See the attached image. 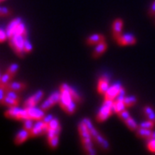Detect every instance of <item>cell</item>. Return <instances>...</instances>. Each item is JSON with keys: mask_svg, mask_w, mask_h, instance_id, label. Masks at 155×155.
I'll return each mask as SVG.
<instances>
[{"mask_svg": "<svg viewBox=\"0 0 155 155\" xmlns=\"http://www.w3.org/2000/svg\"><path fill=\"white\" fill-rule=\"evenodd\" d=\"M48 145L52 149H55L56 147H58L59 144V135L54 136L53 138L48 139Z\"/></svg>", "mask_w": 155, "mask_h": 155, "instance_id": "29", "label": "cell"}, {"mask_svg": "<svg viewBox=\"0 0 155 155\" xmlns=\"http://www.w3.org/2000/svg\"><path fill=\"white\" fill-rule=\"evenodd\" d=\"M25 35H22L20 34H13L10 37V44L14 51L17 53V54L20 57H23L24 55V39Z\"/></svg>", "mask_w": 155, "mask_h": 155, "instance_id": "4", "label": "cell"}, {"mask_svg": "<svg viewBox=\"0 0 155 155\" xmlns=\"http://www.w3.org/2000/svg\"><path fill=\"white\" fill-rule=\"evenodd\" d=\"M61 92V101L60 105L63 109V110L66 111L68 115H72L76 110V102L72 99L70 93L67 91H60Z\"/></svg>", "mask_w": 155, "mask_h": 155, "instance_id": "3", "label": "cell"}, {"mask_svg": "<svg viewBox=\"0 0 155 155\" xmlns=\"http://www.w3.org/2000/svg\"><path fill=\"white\" fill-rule=\"evenodd\" d=\"M105 41V37L104 35L102 34H93L91 35H90L87 40H86V44L88 46H93L97 45Z\"/></svg>", "mask_w": 155, "mask_h": 155, "instance_id": "16", "label": "cell"}, {"mask_svg": "<svg viewBox=\"0 0 155 155\" xmlns=\"http://www.w3.org/2000/svg\"><path fill=\"white\" fill-rule=\"evenodd\" d=\"M123 98H124V97H117L116 99L114 100L113 110H114V112H116V114L127 108L125 104H124V102H123Z\"/></svg>", "mask_w": 155, "mask_h": 155, "instance_id": "18", "label": "cell"}, {"mask_svg": "<svg viewBox=\"0 0 155 155\" xmlns=\"http://www.w3.org/2000/svg\"><path fill=\"white\" fill-rule=\"evenodd\" d=\"M148 16L150 17H155V0H153V2L152 3V5L150 6L149 10H148Z\"/></svg>", "mask_w": 155, "mask_h": 155, "instance_id": "40", "label": "cell"}, {"mask_svg": "<svg viewBox=\"0 0 155 155\" xmlns=\"http://www.w3.org/2000/svg\"><path fill=\"white\" fill-rule=\"evenodd\" d=\"M43 97H44V91H43L41 90V91H36L33 96L29 97L28 99L25 101V103L23 104V107L25 109L31 108V107H35L38 104L39 102L43 98Z\"/></svg>", "mask_w": 155, "mask_h": 155, "instance_id": "8", "label": "cell"}, {"mask_svg": "<svg viewBox=\"0 0 155 155\" xmlns=\"http://www.w3.org/2000/svg\"><path fill=\"white\" fill-rule=\"evenodd\" d=\"M32 51V45L30 43L28 37L24 39V52L25 53H30Z\"/></svg>", "mask_w": 155, "mask_h": 155, "instance_id": "37", "label": "cell"}, {"mask_svg": "<svg viewBox=\"0 0 155 155\" xmlns=\"http://www.w3.org/2000/svg\"><path fill=\"white\" fill-rule=\"evenodd\" d=\"M61 128L60 122L58 121L57 118H53V120L48 123V129H59Z\"/></svg>", "mask_w": 155, "mask_h": 155, "instance_id": "31", "label": "cell"}, {"mask_svg": "<svg viewBox=\"0 0 155 155\" xmlns=\"http://www.w3.org/2000/svg\"><path fill=\"white\" fill-rule=\"evenodd\" d=\"M28 115L29 118L35 120V121H40L42 120L45 117V112L41 109H38L36 107H31L27 109Z\"/></svg>", "mask_w": 155, "mask_h": 155, "instance_id": "13", "label": "cell"}, {"mask_svg": "<svg viewBox=\"0 0 155 155\" xmlns=\"http://www.w3.org/2000/svg\"><path fill=\"white\" fill-rule=\"evenodd\" d=\"M152 129H147V128H143V127H139L136 130V135L140 137V138L142 139H150L152 137V134H153Z\"/></svg>", "mask_w": 155, "mask_h": 155, "instance_id": "21", "label": "cell"}, {"mask_svg": "<svg viewBox=\"0 0 155 155\" xmlns=\"http://www.w3.org/2000/svg\"><path fill=\"white\" fill-rule=\"evenodd\" d=\"M8 91V84L0 85V104H2V101L6 96V91Z\"/></svg>", "mask_w": 155, "mask_h": 155, "instance_id": "35", "label": "cell"}, {"mask_svg": "<svg viewBox=\"0 0 155 155\" xmlns=\"http://www.w3.org/2000/svg\"><path fill=\"white\" fill-rule=\"evenodd\" d=\"M122 86V85L120 83H116L110 85L107 90V91L104 93V99L114 101L119 96V92H120Z\"/></svg>", "mask_w": 155, "mask_h": 155, "instance_id": "9", "label": "cell"}, {"mask_svg": "<svg viewBox=\"0 0 155 155\" xmlns=\"http://www.w3.org/2000/svg\"><path fill=\"white\" fill-rule=\"evenodd\" d=\"M61 92L60 91H55V92H54L53 94H51L49 96V97L48 98V99L49 100L50 102L54 104V105H55L57 104H60V101H61Z\"/></svg>", "mask_w": 155, "mask_h": 155, "instance_id": "26", "label": "cell"}, {"mask_svg": "<svg viewBox=\"0 0 155 155\" xmlns=\"http://www.w3.org/2000/svg\"><path fill=\"white\" fill-rule=\"evenodd\" d=\"M116 41L117 44L120 46L134 45L136 43V37L132 34H124L121 36H119Z\"/></svg>", "mask_w": 155, "mask_h": 155, "instance_id": "10", "label": "cell"}, {"mask_svg": "<svg viewBox=\"0 0 155 155\" xmlns=\"http://www.w3.org/2000/svg\"><path fill=\"white\" fill-rule=\"evenodd\" d=\"M139 127L147 128V129H153L155 127V122L154 121H151V120H147L145 122H140L139 124Z\"/></svg>", "mask_w": 155, "mask_h": 155, "instance_id": "28", "label": "cell"}, {"mask_svg": "<svg viewBox=\"0 0 155 155\" xmlns=\"http://www.w3.org/2000/svg\"><path fill=\"white\" fill-rule=\"evenodd\" d=\"M117 116H118V117H119L121 120H122L123 122L131 116H130V114H129V112H128L126 109L123 110L122 111H121V112H119V113H117Z\"/></svg>", "mask_w": 155, "mask_h": 155, "instance_id": "34", "label": "cell"}, {"mask_svg": "<svg viewBox=\"0 0 155 155\" xmlns=\"http://www.w3.org/2000/svg\"><path fill=\"white\" fill-rule=\"evenodd\" d=\"M143 113L147 120L155 122V111L150 105H146L143 108Z\"/></svg>", "mask_w": 155, "mask_h": 155, "instance_id": "22", "label": "cell"}, {"mask_svg": "<svg viewBox=\"0 0 155 155\" xmlns=\"http://www.w3.org/2000/svg\"><path fill=\"white\" fill-rule=\"evenodd\" d=\"M110 85V78L109 77L106 75V74H104L102 75L101 77L99 78L98 79V82H97V92L99 94L104 95L107 90L109 89Z\"/></svg>", "mask_w": 155, "mask_h": 155, "instance_id": "11", "label": "cell"}, {"mask_svg": "<svg viewBox=\"0 0 155 155\" xmlns=\"http://www.w3.org/2000/svg\"><path fill=\"white\" fill-rule=\"evenodd\" d=\"M79 136L81 139V143L83 146V149L85 153L87 154H96V151L93 148L92 144V137L90 133V130L86 126V124L82 120L78 126Z\"/></svg>", "mask_w": 155, "mask_h": 155, "instance_id": "1", "label": "cell"}, {"mask_svg": "<svg viewBox=\"0 0 155 155\" xmlns=\"http://www.w3.org/2000/svg\"><path fill=\"white\" fill-rule=\"evenodd\" d=\"M53 118H54V116H52V115H48V116H45V117L42 119V121L43 122H45L46 123H49L52 120H53Z\"/></svg>", "mask_w": 155, "mask_h": 155, "instance_id": "42", "label": "cell"}, {"mask_svg": "<svg viewBox=\"0 0 155 155\" xmlns=\"http://www.w3.org/2000/svg\"><path fill=\"white\" fill-rule=\"evenodd\" d=\"M48 129V124L43 122L42 120L37 121L35 124H34L33 128L30 130V137H35L41 134H47Z\"/></svg>", "mask_w": 155, "mask_h": 155, "instance_id": "7", "label": "cell"}, {"mask_svg": "<svg viewBox=\"0 0 155 155\" xmlns=\"http://www.w3.org/2000/svg\"><path fill=\"white\" fill-rule=\"evenodd\" d=\"M11 15V11L6 7H0V17H9Z\"/></svg>", "mask_w": 155, "mask_h": 155, "instance_id": "39", "label": "cell"}, {"mask_svg": "<svg viewBox=\"0 0 155 155\" xmlns=\"http://www.w3.org/2000/svg\"><path fill=\"white\" fill-rule=\"evenodd\" d=\"M124 122H125L126 126H127L130 130H132V131H136V130H137V128L139 127L138 124L136 123V122L134 120L131 116H130L129 118H127V120H125Z\"/></svg>", "mask_w": 155, "mask_h": 155, "instance_id": "25", "label": "cell"}, {"mask_svg": "<svg viewBox=\"0 0 155 155\" xmlns=\"http://www.w3.org/2000/svg\"><path fill=\"white\" fill-rule=\"evenodd\" d=\"M123 102H124L126 107L129 108V107L134 106L137 103V97L135 96H127V97L125 96L123 98Z\"/></svg>", "mask_w": 155, "mask_h": 155, "instance_id": "24", "label": "cell"}, {"mask_svg": "<svg viewBox=\"0 0 155 155\" xmlns=\"http://www.w3.org/2000/svg\"><path fill=\"white\" fill-rule=\"evenodd\" d=\"M5 115L8 118L15 119V120H22V121H24V120L29 118L28 117L27 109H25V108L22 109V108H19L17 106L10 108L8 110L6 111Z\"/></svg>", "mask_w": 155, "mask_h": 155, "instance_id": "6", "label": "cell"}, {"mask_svg": "<svg viewBox=\"0 0 155 155\" xmlns=\"http://www.w3.org/2000/svg\"><path fill=\"white\" fill-rule=\"evenodd\" d=\"M7 37H8V35H7L6 31H4L2 28H0V43L1 42H4L6 39H7Z\"/></svg>", "mask_w": 155, "mask_h": 155, "instance_id": "41", "label": "cell"}, {"mask_svg": "<svg viewBox=\"0 0 155 155\" xmlns=\"http://www.w3.org/2000/svg\"><path fill=\"white\" fill-rule=\"evenodd\" d=\"M113 100L104 99V104L101 107V109L98 111L97 115L96 116V120L97 122H103L105 121L106 119L111 116L112 112H114L113 110Z\"/></svg>", "mask_w": 155, "mask_h": 155, "instance_id": "5", "label": "cell"}, {"mask_svg": "<svg viewBox=\"0 0 155 155\" xmlns=\"http://www.w3.org/2000/svg\"><path fill=\"white\" fill-rule=\"evenodd\" d=\"M2 1H4V0H0V2H2Z\"/></svg>", "mask_w": 155, "mask_h": 155, "instance_id": "44", "label": "cell"}, {"mask_svg": "<svg viewBox=\"0 0 155 155\" xmlns=\"http://www.w3.org/2000/svg\"><path fill=\"white\" fill-rule=\"evenodd\" d=\"M17 93H18V92L15 91H12V90H8V91H6V95H7L8 97H10L13 98V99L19 101V100H20V97L18 96Z\"/></svg>", "mask_w": 155, "mask_h": 155, "instance_id": "38", "label": "cell"}, {"mask_svg": "<svg viewBox=\"0 0 155 155\" xmlns=\"http://www.w3.org/2000/svg\"><path fill=\"white\" fill-rule=\"evenodd\" d=\"M83 121L89 128L90 133H91V137H92V140L97 143V145L99 147H101V149L105 151V152L110 151V144H109L108 140L97 131V129L93 126V124H92V122H91V120L88 119V118H84Z\"/></svg>", "mask_w": 155, "mask_h": 155, "instance_id": "2", "label": "cell"}, {"mask_svg": "<svg viewBox=\"0 0 155 155\" xmlns=\"http://www.w3.org/2000/svg\"><path fill=\"white\" fill-rule=\"evenodd\" d=\"M151 138H154L155 139V131L153 132V134H152V137Z\"/></svg>", "mask_w": 155, "mask_h": 155, "instance_id": "43", "label": "cell"}, {"mask_svg": "<svg viewBox=\"0 0 155 155\" xmlns=\"http://www.w3.org/2000/svg\"><path fill=\"white\" fill-rule=\"evenodd\" d=\"M122 28H123V20L121 18H116L112 23V36L115 40L122 35Z\"/></svg>", "mask_w": 155, "mask_h": 155, "instance_id": "12", "label": "cell"}, {"mask_svg": "<svg viewBox=\"0 0 155 155\" xmlns=\"http://www.w3.org/2000/svg\"><path fill=\"white\" fill-rule=\"evenodd\" d=\"M14 76H12L11 74L6 72L5 73L2 77L0 78V85H6L11 82V80L12 79V78Z\"/></svg>", "mask_w": 155, "mask_h": 155, "instance_id": "27", "label": "cell"}, {"mask_svg": "<svg viewBox=\"0 0 155 155\" xmlns=\"http://www.w3.org/2000/svg\"><path fill=\"white\" fill-rule=\"evenodd\" d=\"M53 106H54V104L50 102L49 100L47 99V100H45L44 102L42 103V104L41 105V110H43L44 111H47V110H50Z\"/></svg>", "mask_w": 155, "mask_h": 155, "instance_id": "36", "label": "cell"}, {"mask_svg": "<svg viewBox=\"0 0 155 155\" xmlns=\"http://www.w3.org/2000/svg\"><path fill=\"white\" fill-rule=\"evenodd\" d=\"M60 91H68L70 93L72 99L74 100L76 103H78V104L82 103V97H80V95L78 94L74 89L72 88L69 84H67L66 83L61 84V87H60Z\"/></svg>", "mask_w": 155, "mask_h": 155, "instance_id": "14", "label": "cell"}, {"mask_svg": "<svg viewBox=\"0 0 155 155\" xmlns=\"http://www.w3.org/2000/svg\"><path fill=\"white\" fill-rule=\"evenodd\" d=\"M21 22H22L21 18H16V19L12 20V21L10 22V24L8 25L7 29H6V33H7V35H8V38H10L11 35L15 33L17 26H18Z\"/></svg>", "mask_w": 155, "mask_h": 155, "instance_id": "19", "label": "cell"}, {"mask_svg": "<svg viewBox=\"0 0 155 155\" xmlns=\"http://www.w3.org/2000/svg\"><path fill=\"white\" fill-rule=\"evenodd\" d=\"M147 147L152 153H155V139L150 138L147 140Z\"/></svg>", "mask_w": 155, "mask_h": 155, "instance_id": "30", "label": "cell"}, {"mask_svg": "<svg viewBox=\"0 0 155 155\" xmlns=\"http://www.w3.org/2000/svg\"><path fill=\"white\" fill-rule=\"evenodd\" d=\"M108 48V45L106 43V41H102V42H100L98 44L96 45V47H95L94 50H93V52H92V58L93 59H97V58H99L100 56L102 55L104 52H105L106 50Z\"/></svg>", "mask_w": 155, "mask_h": 155, "instance_id": "15", "label": "cell"}, {"mask_svg": "<svg viewBox=\"0 0 155 155\" xmlns=\"http://www.w3.org/2000/svg\"><path fill=\"white\" fill-rule=\"evenodd\" d=\"M30 137V133L27 129L23 128L21 131H19L15 138V143L17 145H20L26 141V140Z\"/></svg>", "mask_w": 155, "mask_h": 155, "instance_id": "17", "label": "cell"}, {"mask_svg": "<svg viewBox=\"0 0 155 155\" xmlns=\"http://www.w3.org/2000/svg\"><path fill=\"white\" fill-rule=\"evenodd\" d=\"M27 87V84L22 82H10L8 84V90H12L17 92H21Z\"/></svg>", "mask_w": 155, "mask_h": 155, "instance_id": "20", "label": "cell"}, {"mask_svg": "<svg viewBox=\"0 0 155 155\" xmlns=\"http://www.w3.org/2000/svg\"><path fill=\"white\" fill-rule=\"evenodd\" d=\"M18 69H19V65L15 63V64H12V65H11L10 67H8L6 72L10 73L12 76H15V74L17 73V72L18 71Z\"/></svg>", "mask_w": 155, "mask_h": 155, "instance_id": "33", "label": "cell"}, {"mask_svg": "<svg viewBox=\"0 0 155 155\" xmlns=\"http://www.w3.org/2000/svg\"><path fill=\"white\" fill-rule=\"evenodd\" d=\"M34 120L31 119V118H28L26 120H24V122H23V128L27 129L28 131L30 132V130L33 128L34 127Z\"/></svg>", "mask_w": 155, "mask_h": 155, "instance_id": "32", "label": "cell"}, {"mask_svg": "<svg viewBox=\"0 0 155 155\" xmlns=\"http://www.w3.org/2000/svg\"><path fill=\"white\" fill-rule=\"evenodd\" d=\"M18 104H19V101L13 99V98H11V97H8V96L6 95L5 97V98L2 101V104H4V105L7 106V107L11 108V107L17 106L18 105Z\"/></svg>", "mask_w": 155, "mask_h": 155, "instance_id": "23", "label": "cell"}]
</instances>
